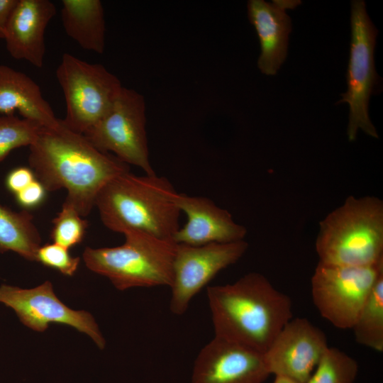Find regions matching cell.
I'll return each instance as SVG.
<instances>
[{
	"mask_svg": "<svg viewBox=\"0 0 383 383\" xmlns=\"http://www.w3.org/2000/svg\"><path fill=\"white\" fill-rule=\"evenodd\" d=\"M28 163L47 192L65 188V202L81 216L95 206L101 189L113 177L130 172L114 155L94 147L82 133L65 126L43 127L29 146Z\"/></svg>",
	"mask_w": 383,
	"mask_h": 383,
	"instance_id": "obj_1",
	"label": "cell"
},
{
	"mask_svg": "<svg viewBox=\"0 0 383 383\" xmlns=\"http://www.w3.org/2000/svg\"><path fill=\"white\" fill-rule=\"evenodd\" d=\"M206 295L215 336L263 354L292 318L290 298L258 272L208 287Z\"/></svg>",
	"mask_w": 383,
	"mask_h": 383,
	"instance_id": "obj_2",
	"label": "cell"
},
{
	"mask_svg": "<svg viewBox=\"0 0 383 383\" xmlns=\"http://www.w3.org/2000/svg\"><path fill=\"white\" fill-rule=\"evenodd\" d=\"M172 183L156 174L137 176L130 172L111 179L95 201L104 225L112 231H136L173 240L181 211Z\"/></svg>",
	"mask_w": 383,
	"mask_h": 383,
	"instance_id": "obj_3",
	"label": "cell"
},
{
	"mask_svg": "<svg viewBox=\"0 0 383 383\" xmlns=\"http://www.w3.org/2000/svg\"><path fill=\"white\" fill-rule=\"evenodd\" d=\"M315 248L319 262L371 266L383 261V202L350 196L319 223Z\"/></svg>",
	"mask_w": 383,
	"mask_h": 383,
	"instance_id": "obj_4",
	"label": "cell"
},
{
	"mask_svg": "<svg viewBox=\"0 0 383 383\" xmlns=\"http://www.w3.org/2000/svg\"><path fill=\"white\" fill-rule=\"evenodd\" d=\"M123 235L119 246L87 247L82 257L87 268L106 277L118 290L170 287L177 243L142 232Z\"/></svg>",
	"mask_w": 383,
	"mask_h": 383,
	"instance_id": "obj_5",
	"label": "cell"
},
{
	"mask_svg": "<svg viewBox=\"0 0 383 383\" xmlns=\"http://www.w3.org/2000/svg\"><path fill=\"white\" fill-rule=\"evenodd\" d=\"M56 77L66 103V115L61 122L82 134L109 112L123 88L119 79L102 65L67 52L62 57Z\"/></svg>",
	"mask_w": 383,
	"mask_h": 383,
	"instance_id": "obj_6",
	"label": "cell"
},
{
	"mask_svg": "<svg viewBox=\"0 0 383 383\" xmlns=\"http://www.w3.org/2000/svg\"><path fill=\"white\" fill-rule=\"evenodd\" d=\"M351 41L346 74L347 91L341 94L338 104L349 105L347 135L349 141L356 139L359 130L378 138V133L369 115L370 96L378 82L374 52L378 30L370 20L365 2H351Z\"/></svg>",
	"mask_w": 383,
	"mask_h": 383,
	"instance_id": "obj_7",
	"label": "cell"
},
{
	"mask_svg": "<svg viewBox=\"0 0 383 383\" xmlns=\"http://www.w3.org/2000/svg\"><path fill=\"white\" fill-rule=\"evenodd\" d=\"M83 135L97 149L145 174H155L149 160L145 101L135 90L123 87L109 112Z\"/></svg>",
	"mask_w": 383,
	"mask_h": 383,
	"instance_id": "obj_8",
	"label": "cell"
},
{
	"mask_svg": "<svg viewBox=\"0 0 383 383\" xmlns=\"http://www.w3.org/2000/svg\"><path fill=\"white\" fill-rule=\"evenodd\" d=\"M382 273L383 261L362 267L318 262L311 281L313 304L333 326L351 329Z\"/></svg>",
	"mask_w": 383,
	"mask_h": 383,
	"instance_id": "obj_9",
	"label": "cell"
},
{
	"mask_svg": "<svg viewBox=\"0 0 383 383\" xmlns=\"http://www.w3.org/2000/svg\"><path fill=\"white\" fill-rule=\"evenodd\" d=\"M248 248L244 240L197 246L177 244L170 287L171 312L184 314L193 297L218 272L237 262Z\"/></svg>",
	"mask_w": 383,
	"mask_h": 383,
	"instance_id": "obj_10",
	"label": "cell"
},
{
	"mask_svg": "<svg viewBox=\"0 0 383 383\" xmlns=\"http://www.w3.org/2000/svg\"><path fill=\"white\" fill-rule=\"evenodd\" d=\"M0 303L13 309L21 322L34 331L43 332L50 323L64 324L89 335L100 349L105 348V339L91 314L62 303L49 281L33 289L1 284Z\"/></svg>",
	"mask_w": 383,
	"mask_h": 383,
	"instance_id": "obj_11",
	"label": "cell"
},
{
	"mask_svg": "<svg viewBox=\"0 0 383 383\" xmlns=\"http://www.w3.org/2000/svg\"><path fill=\"white\" fill-rule=\"evenodd\" d=\"M328 347L319 328L306 318H292L263 356L270 374L306 383Z\"/></svg>",
	"mask_w": 383,
	"mask_h": 383,
	"instance_id": "obj_12",
	"label": "cell"
},
{
	"mask_svg": "<svg viewBox=\"0 0 383 383\" xmlns=\"http://www.w3.org/2000/svg\"><path fill=\"white\" fill-rule=\"evenodd\" d=\"M270 375L263 353L214 336L194 361L191 383H262Z\"/></svg>",
	"mask_w": 383,
	"mask_h": 383,
	"instance_id": "obj_13",
	"label": "cell"
},
{
	"mask_svg": "<svg viewBox=\"0 0 383 383\" xmlns=\"http://www.w3.org/2000/svg\"><path fill=\"white\" fill-rule=\"evenodd\" d=\"M174 201L187 218L173 235L175 243L197 246L244 240L246 228L235 222L228 210L218 206L209 198L177 192Z\"/></svg>",
	"mask_w": 383,
	"mask_h": 383,
	"instance_id": "obj_14",
	"label": "cell"
},
{
	"mask_svg": "<svg viewBox=\"0 0 383 383\" xmlns=\"http://www.w3.org/2000/svg\"><path fill=\"white\" fill-rule=\"evenodd\" d=\"M300 1L250 0L248 16L254 26L260 45L257 67L266 75H274L286 60L292 21L287 9H294Z\"/></svg>",
	"mask_w": 383,
	"mask_h": 383,
	"instance_id": "obj_15",
	"label": "cell"
},
{
	"mask_svg": "<svg viewBox=\"0 0 383 383\" xmlns=\"http://www.w3.org/2000/svg\"><path fill=\"white\" fill-rule=\"evenodd\" d=\"M55 14V5L50 0H18L4 36L10 55L41 68L45 55V29Z\"/></svg>",
	"mask_w": 383,
	"mask_h": 383,
	"instance_id": "obj_16",
	"label": "cell"
},
{
	"mask_svg": "<svg viewBox=\"0 0 383 383\" xmlns=\"http://www.w3.org/2000/svg\"><path fill=\"white\" fill-rule=\"evenodd\" d=\"M16 111L46 128L60 124L36 82L23 72L0 64V113L13 115Z\"/></svg>",
	"mask_w": 383,
	"mask_h": 383,
	"instance_id": "obj_17",
	"label": "cell"
},
{
	"mask_svg": "<svg viewBox=\"0 0 383 383\" xmlns=\"http://www.w3.org/2000/svg\"><path fill=\"white\" fill-rule=\"evenodd\" d=\"M61 18L66 34L84 50L102 54L106 25L99 0H62Z\"/></svg>",
	"mask_w": 383,
	"mask_h": 383,
	"instance_id": "obj_18",
	"label": "cell"
},
{
	"mask_svg": "<svg viewBox=\"0 0 383 383\" xmlns=\"http://www.w3.org/2000/svg\"><path fill=\"white\" fill-rule=\"evenodd\" d=\"M41 238L27 211H13L0 205V252L13 251L30 261H36Z\"/></svg>",
	"mask_w": 383,
	"mask_h": 383,
	"instance_id": "obj_19",
	"label": "cell"
},
{
	"mask_svg": "<svg viewBox=\"0 0 383 383\" xmlns=\"http://www.w3.org/2000/svg\"><path fill=\"white\" fill-rule=\"evenodd\" d=\"M351 329L359 344L377 352L383 351V273L376 281Z\"/></svg>",
	"mask_w": 383,
	"mask_h": 383,
	"instance_id": "obj_20",
	"label": "cell"
},
{
	"mask_svg": "<svg viewBox=\"0 0 383 383\" xmlns=\"http://www.w3.org/2000/svg\"><path fill=\"white\" fill-rule=\"evenodd\" d=\"M358 370L353 357L328 346L306 383H354Z\"/></svg>",
	"mask_w": 383,
	"mask_h": 383,
	"instance_id": "obj_21",
	"label": "cell"
},
{
	"mask_svg": "<svg viewBox=\"0 0 383 383\" xmlns=\"http://www.w3.org/2000/svg\"><path fill=\"white\" fill-rule=\"evenodd\" d=\"M44 126L14 115L0 116V162L13 149L30 146Z\"/></svg>",
	"mask_w": 383,
	"mask_h": 383,
	"instance_id": "obj_22",
	"label": "cell"
},
{
	"mask_svg": "<svg viewBox=\"0 0 383 383\" xmlns=\"http://www.w3.org/2000/svg\"><path fill=\"white\" fill-rule=\"evenodd\" d=\"M88 224L72 206L64 202L61 211L52 220L51 239L54 243L69 250L83 240Z\"/></svg>",
	"mask_w": 383,
	"mask_h": 383,
	"instance_id": "obj_23",
	"label": "cell"
},
{
	"mask_svg": "<svg viewBox=\"0 0 383 383\" xmlns=\"http://www.w3.org/2000/svg\"><path fill=\"white\" fill-rule=\"evenodd\" d=\"M36 261L64 275L72 276L79 267L80 259L72 257L68 249L53 243L40 245L36 253Z\"/></svg>",
	"mask_w": 383,
	"mask_h": 383,
	"instance_id": "obj_24",
	"label": "cell"
},
{
	"mask_svg": "<svg viewBox=\"0 0 383 383\" xmlns=\"http://www.w3.org/2000/svg\"><path fill=\"white\" fill-rule=\"evenodd\" d=\"M46 192L43 184L35 179L26 188L16 194V197L22 207L34 209L43 202Z\"/></svg>",
	"mask_w": 383,
	"mask_h": 383,
	"instance_id": "obj_25",
	"label": "cell"
},
{
	"mask_svg": "<svg viewBox=\"0 0 383 383\" xmlns=\"http://www.w3.org/2000/svg\"><path fill=\"white\" fill-rule=\"evenodd\" d=\"M36 178L32 170L20 167L13 170L6 178L8 189L15 194L23 190Z\"/></svg>",
	"mask_w": 383,
	"mask_h": 383,
	"instance_id": "obj_26",
	"label": "cell"
},
{
	"mask_svg": "<svg viewBox=\"0 0 383 383\" xmlns=\"http://www.w3.org/2000/svg\"><path fill=\"white\" fill-rule=\"evenodd\" d=\"M18 0H0V38L4 39L6 29Z\"/></svg>",
	"mask_w": 383,
	"mask_h": 383,
	"instance_id": "obj_27",
	"label": "cell"
},
{
	"mask_svg": "<svg viewBox=\"0 0 383 383\" xmlns=\"http://www.w3.org/2000/svg\"><path fill=\"white\" fill-rule=\"evenodd\" d=\"M273 383H298L289 379L283 377H275L274 381Z\"/></svg>",
	"mask_w": 383,
	"mask_h": 383,
	"instance_id": "obj_28",
	"label": "cell"
}]
</instances>
